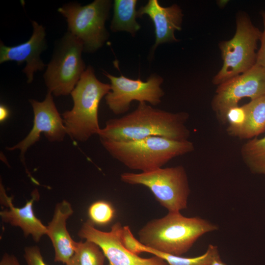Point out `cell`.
I'll return each instance as SVG.
<instances>
[{
  "instance_id": "1",
  "label": "cell",
  "mask_w": 265,
  "mask_h": 265,
  "mask_svg": "<svg viewBox=\"0 0 265 265\" xmlns=\"http://www.w3.org/2000/svg\"><path fill=\"white\" fill-rule=\"evenodd\" d=\"M189 115L186 112H171L139 103L133 111L120 118L107 120L101 129L100 139L130 141L152 136L172 140H188L190 131L186 125Z\"/></svg>"
},
{
  "instance_id": "23",
  "label": "cell",
  "mask_w": 265,
  "mask_h": 265,
  "mask_svg": "<svg viewBox=\"0 0 265 265\" xmlns=\"http://www.w3.org/2000/svg\"><path fill=\"white\" fill-rule=\"evenodd\" d=\"M226 119L227 122L229 123L227 132L233 136L242 127L245 122L246 112L243 106H237L230 108L227 111Z\"/></svg>"
},
{
  "instance_id": "12",
  "label": "cell",
  "mask_w": 265,
  "mask_h": 265,
  "mask_svg": "<svg viewBox=\"0 0 265 265\" xmlns=\"http://www.w3.org/2000/svg\"><path fill=\"white\" fill-rule=\"evenodd\" d=\"M29 102L34 114L33 127L24 139L12 147H6L9 151L19 150L21 160L24 165L25 153L40 139L41 133L50 142H60L67 134L63 118L57 110L51 92H48L42 102L34 99H30Z\"/></svg>"
},
{
  "instance_id": "14",
  "label": "cell",
  "mask_w": 265,
  "mask_h": 265,
  "mask_svg": "<svg viewBox=\"0 0 265 265\" xmlns=\"http://www.w3.org/2000/svg\"><path fill=\"white\" fill-rule=\"evenodd\" d=\"M39 193L34 189L31 198L24 206L15 207L13 204V197L8 196L1 184L0 187V204L6 208L1 211L0 216L2 221L14 226L20 227L25 237L32 236L33 239L38 242L42 237L47 235V226H45L35 215L33 210L34 202L39 199Z\"/></svg>"
},
{
  "instance_id": "8",
  "label": "cell",
  "mask_w": 265,
  "mask_h": 265,
  "mask_svg": "<svg viewBox=\"0 0 265 265\" xmlns=\"http://www.w3.org/2000/svg\"><path fill=\"white\" fill-rule=\"evenodd\" d=\"M111 4L108 0H95L85 5L69 2L58 8L66 19L68 31L82 43L84 51L94 52L107 39L105 23Z\"/></svg>"
},
{
  "instance_id": "7",
  "label": "cell",
  "mask_w": 265,
  "mask_h": 265,
  "mask_svg": "<svg viewBox=\"0 0 265 265\" xmlns=\"http://www.w3.org/2000/svg\"><path fill=\"white\" fill-rule=\"evenodd\" d=\"M82 43L67 31L58 42L44 75L48 91L55 96L71 94L85 70Z\"/></svg>"
},
{
  "instance_id": "4",
  "label": "cell",
  "mask_w": 265,
  "mask_h": 265,
  "mask_svg": "<svg viewBox=\"0 0 265 265\" xmlns=\"http://www.w3.org/2000/svg\"><path fill=\"white\" fill-rule=\"evenodd\" d=\"M110 89V84L98 80L93 68L88 66L71 93L73 108L62 114L67 134L72 139L84 142L93 135H98L99 105Z\"/></svg>"
},
{
  "instance_id": "13",
  "label": "cell",
  "mask_w": 265,
  "mask_h": 265,
  "mask_svg": "<svg viewBox=\"0 0 265 265\" xmlns=\"http://www.w3.org/2000/svg\"><path fill=\"white\" fill-rule=\"evenodd\" d=\"M33 33L28 40L22 44L7 46L0 41V63L15 61L18 65L26 63L23 69L27 77V82L31 83L34 74L43 70L46 66L40 58L41 53L46 49V32L43 26L31 21Z\"/></svg>"
},
{
  "instance_id": "6",
  "label": "cell",
  "mask_w": 265,
  "mask_h": 265,
  "mask_svg": "<svg viewBox=\"0 0 265 265\" xmlns=\"http://www.w3.org/2000/svg\"><path fill=\"white\" fill-rule=\"evenodd\" d=\"M236 25L234 36L219 43L223 65L212 79L215 85H218L246 72L256 64L257 42L262 32L243 13L238 15Z\"/></svg>"
},
{
  "instance_id": "24",
  "label": "cell",
  "mask_w": 265,
  "mask_h": 265,
  "mask_svg": "<svg viewBox=\"0 0 265 265\" xmlns=\"http://www.w3.org/2000/svg\"><path fill=\"white\" fill-rule=\"evenodd\" d=\"M24 256L27 265H48L37 246L25 247Z\"/></svg>"
},
{
  "instance_id": "3",
  "label": "cell",
  "mask_w": 265,
  "mask_h": 265,
  "mask_svg": "<svg viewBox=\"0 0 265 265\" xmlns=\"http://www.w3.org/2000/svg\"><path fill=\"white\" fill-rule=\"evenodd\" d=\"M100 139L109 155L127 168L147 172L162 167L173 159L192 152L193 143L152 136L130 141Z\"/></svg>"
},
{
  "instance_id": "20",
  "label": "cell",
  "mask_w": 265,
  "mask_h": 265,
  "mask_svg": "<svg viewBox=\"0 0 265 265\" xmlns=\"http://www.w3.org/2000/svg\"><path fill=\"white\" fill-rule=\"evenodd\" d=\"M240 155L251 172L265 175V136L249 139L242 145Z\"/></svg>"
},
{
  "instance_id": "2",
  "label": "cell",
  "mask_w": 265,
  "mask_h": 265,
  "mask_svg": "<svg viewBox=\"0 0 265 265\" xmlns=\"http://www.w3.org/2000/svg\"><path fill=\"white\" fill-rule=\"evenodd\" d=\"M218 228L200 217H186L180 212H171L148 222L138 231V240L152 249L182 256L201 237Z\"/></svg>"
},
{
  "instance_id": "11",
  "label": "cell",
  "mask_w": 265,
  "mask_h": 265,
  "mask_svg": "<svg viewBox=\"0 0 265 265\" xmlns=\"http://www.w3.org/2000/svg\"><path fill=\"white\" fill-rule=\"evenodd\" d=\"M123 228L121 223L117 222L109 231L104 232L96 228L88 219L81 226L78 236L98 245L108 260L109 265H168L159 257L144 258L127 249L122 240Z\"/></svg>"
},
{
  "instance_id": "5",
  "label": "cell",
  "mask_w": 265,
  "mask_h": 265,
  "mask_svg": "<svg viewBox=\"0 0 265 265\" xmlns=\"http://www.w3.org/2000/svg\"><path fill=\"white\" fill-rule=\"evenodd\" d=\"M121 180L148 188L156 200L168 212H180L187 207L190 192L188 176L181 165L160 168L147 172H124Z\"/></svg>"
},
{
  "instance_id": "15",
  "label": "cell",
  "mask_w": 265,
  "mask_h": 265,
  "mask_svg": "<svg viewBox=\"0 0 265 265\" xmlns=\"http://www.w3.org/2000/svg\"><path fill=\"white\" fill-rule=\"evenodd\" d=\"M148 15L155 26V43L153 50L159 45L166 42L177 41L174 33L181 29L183 14L176 4L163 7L158 0H149L137 11V17Z\"/></svg>"
},
{
  "instance_id": "29",
  "label": "cell",
  "mask_w": 265,
  "mask_h": 265,
  "mask_svg": "<svg viewBox=\"0 0 265 265\" xmlns=\"http://www.w3.org/2000/svg\"><path fill=\"white\" fill-rule=\"evenodd\" d=\"M228 2V0H218L217 3L219 7L223 8L224 7Z\"/></svg>"
},
{
  "instance_id": "16",
  "label": "cell",
  "mask_w": 265,
  "mask_h": 265,
  "mask_svg": "<svg viewBox=\"0 0 265 265\" xmlns=\"http://www.w3.org/2000/svg\"><path fill=\"white\" fill-rule=\"evenodd\" d=\"M71 204L63 200L56 204L51 221L47 226V235L54 250V261L66 264L74 255L77 242L70 235L66 227L67 219L73 213Z\"/></svg>"
},
{
  "instance_id": "26",
  "label": "cell",
  "mask_w": 265,
  "mask_h": 265,
  "mask_svg": "<svg viewBox=\"0 0 265 265\" xmlns=\"http://www.w3.org/2000/svg\"><path fill=\"white\" fill-rule=\"evenodd\" d=\"M0 265H21L15 256L7 253L4 254L0 262Z\"/></svg>"
},
{
  "instance_id": "21",
  "label": "cell",
  "mask_w": 265,
  "mask_h": 265,
  "mask_svg": "<svg viewBox=\"0 0 265 265\" xmlns=\"http://www.w3.org/2000/svg\"><path fill=\"white\" fill-rule=\"evenodd\" d=\"M106 258L98 245L85 240L77 242L75 253L66 265H105Z\"/></svg>"
},
{
  "instance_id": "22",
  "label": "cell",
  "mask_w": 265,
  "mask_h": 265,
  "mask_svg": "<svg viewBox=\"0 0 265 265\" xmlns=\"http://www.w3.org/2000/svg\"><path fill=\"white\" fill-rule=\"evenodd\" d=\"M89 219L94 224L106 225L114 218L115 210L112 204L105 200H98L88 208Z\"/></svg>"
},
{
  "instance_id": "10",
  "label": "cell",
  "mask_w": 265,
  "mask_h": 265,
  "mask_svg": "<svg viewBox=\"0 0 265 265\" xmlns=\"http://www.w3.org/2000/svg\"><path fill=\"white\" fill-rule=\"evenodd\" d=\"M265 95V69L255 64L246 72L218 85L211 106L218 119L227 123L228 110L244 98L255 99Z\"/></svg>"
},
{
  "instance_id": "25",
  "label": "cell",
  "mask_w": 265,
  "mask_h": 265,
  "mask_svg": "<svg viewBox=\"0 0 265 265\" xmlns=\"http://www.w3.org/2000/svg\"><path fill=\"white\" fill-rule=\"evenodd\" d=\"M261 15L264 24V30L261 33L260 39L261 46L257 53L256 64L265 69V11H262Z\"/></svg>"
},
{
  "instance_id": "28",
  "label": "cell",
  "mask_w": 265,
  "mask_h": 265,
  "mask_svg": "<svg viewBox=\"0 0 265 265\" xmlns=\"http://www.w3.org/2000/svg\"><path fill=\"white\" fill-rule=\"evenodd\" d=\"M210 265H227L224 262H223L221 259L220 257L219 258H216L215 260H214V261L212 263V264Z\"/></svg>"
},
{
  "instance_id": "19",
  "label": "cell",
  "mask_w": 265,
  "mask_h": 265,
  "mask_svg": "<svg viewBox=\"0 0 265 265\" xmlns=\"http://www.w3.org/2000/svg\"><path fill=\"white\" fill-rule=\"evenodd\" d=\"M136 0H115L110 28L113 31H125L134 36L140 29L137 22Z\"/></svg>"
},
{
  "instance_id": "18",
  "label": "cell",
  "mask_w": 265,
  "mask_h": 265,
  "mask_svg": "<svg viewBox=\"0 0 265 265\" xmlns=\"http://www.w3.org/2000/svg\"><path fill=\"white\" fill-rule=\"evenodd\" d=\"M133 252L139 255L142 252L149 253L164 260L168 265H210L220 257L217 246L209 244L206 252L194 257L175 256L158 251L142 244L138 239L134 241Z\"/></svg>"
},
{
  "instance_id": "27",
  "label": "cell",
  "mask_w": 265,
  "mask_h": 265,
  "mask_svg": "<svg viewBox=\"0 0 265 265\" xmlns=\"http://www.w3.org/2000/svg\"><path fill=\"white\" fill-rule=\"evenodd\" d=\"M9 116V110L7 108L3 105L0 106V121L2 122L5 121Z\"/></svg>"
},
{
  "instance_id": "17",
  "label": "cell",
  "mask_w": 265,
  "mask_h": 265,
  "mask_svg": "<svg viewBox=\"0 0 265 265\" xmlns=\"http://www.w3.org/2000/svg\"><path fill=\"white\" fill-rule=\"evenodd\" d=\"M243 106L246 112L245 122L233 136L251 139L265 132V95L251 100Z\"/></svg>"
},
{
  "instance_id": "9",
  "label": "cell",
  "mask_w": 265,
  "mask_h": 265,
  "mask_svg": "<svg viewBox=\"0 0 265 265\" xmlns=\"http://www.w3.org/2000/svg\"><path fill=\"white\" fill-rule=\"evenodd\" d=\"M104 74L109 79L111 87L105 96L106 104L116 115L127 112L133 101L158 105L164 94L160 87L163 79L156 75H152L143 81L140 79H131L122 75L115 77L107 73Z\"/></svg>"
}]
</instances>
